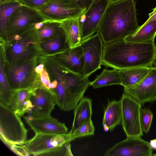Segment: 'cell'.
Returning a JSON list of instances; mask_svg holds the SVG:
<instances>
[{
  "mask_svg": "<svg viewBox=\"0 0 156 156\" xmlns=\"http://www.w3.org/2000/svg\"><path fill=\"white\" fill-rule=\"evenodd\" d=\"M73 156L71 150L70 142L48 151L43 153L40 156Z\"/></svg>",
  "mask_w": 156,
  "mask_h": 156,
  "instance_id": "31",
  "label": "cell"
},
{
  "mask_svg": "<svg viewBox=\"0 0 156 156\" xmlns=\"http://www.w3.org/2000/svg\"><path fill=\"white\" fill-rule=\"evenodd\" d=\"M122 109L121 100L109 101L105 111L102 125L106 124L112 131L118 125L121 124Z\"/></svg>",
  "mask_w": 156,
  "mask_h": 156,
  "instance_id": "20",
  "label": "cell"
},
{
  "mask_svg": "<svg viewBox=\"0 0 156 156\" xmlns=\"http://www.w3.org/2000/svg\"><path fill=\"white\" fill-rule=\"evenodd\" d=\"M121 124L127 137H141L143 133L140 123L142 105L130 95L123 93L121 99Z\"/></svg>",
  "mask_w": 156,
  "mask_h": 156,
  "instance_id": "8",
  "label": "cell"
},
{
  "mask_svg": "<svg viewBox=\"0 0 156 156\" xmlns=\"http://www.w3.org/2000/svg\"><path fill=\"white\" fill-rule=\"evenodd\" d=\"M149 68L137 67L120 70L121 85L131 87L137 84L147 74Z\"/></svg>",
  "mask_w": 156,
  "mask_h": 156,
  "instance_id": "24",
  "label": "cell"
},
{
  "mask_svg": "<svg viewBox=\"0 0 156 156\" xmlns=\"http://www.w3.org/2000/svg\"><path fill=\"white\" fill-rule=\"evenodd\" d=\"M156 36V21H154L139 26L133 34L124 39L132 42H154Z\"/></svg>",
  "mask_w": 156,
  "mask_h": 156,
  "instance_id": "22",
  "label": "cell"
},
{
  "mask_svg": "<svg viewBox=\"0 0 156 156\" xmlns=\"http://www.w3.org/2000/svg\"><path fill=\"white\" fill-rule=\"evenodd\" d=\"M30 100L32 107L29 112L32 116L43 118L51 115L57 105L55 94L52 89H48L38 83L33 89Z\"/></svg>",
  "mask_w": 156,
  "mask_h": 156,
  "instance_id": "13",
  "label": "cell"
},
{
  "mask_svg": "<svg viewBox=\"0 0 156 156\" xmlns=\"http://www.w3.org/2000/svg\"><path fill=\"white\" fill-rule=\"evenodd\" d=\"M40 22L46 23L35 10L22 5L13 12L7 23L5 32L6 40L8 37Z\"/></svg>",
  "mask_w": 156,
  "mask_h": 156,
  "instance_id": "12",
  "label": "cell"
},
{
  "mask_svg": "<svg viewBox=\"0 0 156 156\" xmlns=\"http://www.w3.org/2000/svg\"><path fill=\"white\" fill-rule=\"evenodd\" d=\"M153 115L152 112L149 109L141 108L140 111V120L143 132L147 133L149 131Z\"/></svg>",
  "mask_w": 156,
  "mask_h": 156,
  "instance_id": "30",
  "label": "cell"
},
{
  "mask_svg": "<svg viewBox=\"0 0 156 156\" xmlns=\"http://www.w3.org/2000/svg\"><path fill=\"white\" fill-rule=\"evenodd\" d=\"M70 131L63 134L37 133L26 140L21 146L29 155L41 154L60 147L71 141Z\"/></svg>",
  "mask_w": 156,
  "mask_h": 156,
  "instance_id": "9",
  "label": "cell"
},
{
  "mask_svg": "<svg viewBox=\"0 0 156 156\" xmlns=\"http://www.w3.org/2000/svg\"><path fill=\"white\" fill-rule=\"evenodd\" d=\"M47 56L72 72L84 74V59L80 44L66 51Z\"/></svg>",
  "mask_w": 156,
  "mask_h": 156,
  "instance_id": "16",
  "label": "cell"
},
{
  "mask_svg": "<svg viewBox=\"0 0 156 156\" xmlns=\"http://www.w3.org/2000/svg\"><path fill=\"white\" fill-rule=\"evenodd\" d=\"M81 7L88 9L94 0H73Z\"/></svg>",
  "mask_w": 156,
  "mask_h": 156,
  "instance_id": "34",
  "label": "cell"
},
{
  "mask_svg": "<svg viewBox=\"0 0 156 156\" xmlns=\"http://www.w3.org/2000/svg\"><path fill=\"white\" fill-rule=\"evenodd\" d=\"M139 27L135 0L109 3L97 31L104 44L124 39Z\"/></svg>",
  "mask_w": 156,
  "mask_h": 156,
  "instance_id": "2",
  "label": "cell"
},
{
  "mask_svg": "<svg viewBox=\"0 0 156 156\" xmlns=\"http://www.w3.org/2000/svg\"><path fill=\"white\" fill-rule=\"evenodd\" d=\"M109 3L108 0H94L88 9L78 18L81 41L97 32Z\"/></svg>",
  "mask_w": 156,
  "mask_h": 156,
  "instance_id": "11",
  "label": "cell"
},
{
  "mask_svg": "<svg viewBox=\"0 0 156 156\" xmlns=\"http://www.w3.org/2000/svg\"><path fill=\"white\" fill-rule=\"evenodd\" d=\"M41 83L46 88L50 89L49 87L50 81L48 73L44 68L43 71L40 74Z\"/></svg>",
  "mask_w": 156,
  "mask_h": 156,
  "instance_id": "33",
  "label": "cell"
},
{
  "mask_svg": "<svg viewBox=\"0 0 156 156\" xmlns=\"http://www.w3.org/2000/svg\"><path fill=\"white\" fill-rule=\"evenodd\" d=\"M16 0H0V4L16 1Z\"/></svg>",
  "mask_w": 156,
  "mask_h": 156,
  "instance_id": "40",
  "label": "cell"
},
{
  "mask_svg": "<svg viewBox=\"0 0 156 156\" xmlns=\"http://www.w3.org/2000/svg\"><path fill=\"white\" fill-rule=\"evenodd\" d=\"M122 81L119 70L104 69L94 80L90 82V86L97 89L114 85H121Z\"/></svg>",
  "mask_w": 156,
  "mask_h": 156,
  "instance_id": "25",
  "label": "cell"
},
{
  "mask_svg": "<svg viewBox=\"0 0 156 156\" xmlns=\"http://www.w3.org/2000/svg\"><path fill=\"white\" fill-rule=\"evenodd\" d=\"M109 2V3H113L117 2L119 1H122L123 0H108Z\"/></svg>",
  "mask_w": 156,
  "mask_h": 156,
  "instance_id": "42",
  "label": "cell"
},
{
  "mask_svg": "<svg viewBox=\"0 0 156 156\" xmlns=\"http://www.w3.org/2000/svg\"><path fill=\"white\" fill-rule=\"evenodd\" d=\"M33 89H24L14 90L9 107L21 117L29 112L32 105L30 97Z\"/></svg>",
  "mask_w": 156,
  "mask_h": 156,
  "instance_id": "18",
  "label": "cell"
},
{
  "mask_svg": "<svg viewBox=\"0 0 156 156\" xmlns=\"http://www.w3.org/2000/svg\"><path fill=\"white\" fill-rule=\"evenodd\" d=\"M24 118L35 133L63 134L68 132V129L65 124L51 115L36 118L30 115L24 116Z\"/></svg>",
  "mask_w": 156,
  "mask_h": 156,
  "instance_id": "17",
  "label": "cell"
},
{
  "mask_svg": "<svg viewBox=\"0 0 156 156\" xmlns=\"http://www.w3.org/2000/svg\"><path fill=\"white\" fill-rule=\"evenodd\" d=\"M93 113L92 100L83 97L74 109V117L71 130L72 133L83 123L91 119Z\"/></svg>",
  "mask_w": 156,
  "mask_h": 156,
  "instance_id": "21",
  "label": "cell"
},
{
  "mask_svg": "<svg viewBox=\"0 0 156 156\" xmlns=\"http://www.w3.org/2000/svg\"><path fill=\"white\" fill-rule=\"evenodd\" d=\"M156 60L154 42L138 43L124 39L104 44L102 65L119 70L153 67Z\"/></svg>",
  "mask_w": 156,
  "mask_h": 156,
  "instance_id": "1",
  "label": "cell"
},
{
  "mask_svg": "<svg viewBox=\"0 0 156 156\" xmlns=\"http://www.w3.org/2000/svg\"><path fill=\"white\" fill-rule=\"evenodd\" d=\"M153 149L149 143L140 137H127L108 149L105 156H151Z\"/></svg>",
  "mask_w": 156,
  "mask_h": 156,
  "instance_id": "14",
  "label": "cell"
},
{
  "mask_svg": "<svg viewBox=\"0 0 156 156\" xmlns=\"http://www.w3.org/2000/svg\"><path fill=\"white\" fill-rule=\"evenodd\" d=\"M22 5L16 1L0 4V28L2 39L6 40L5 29L10 17L19 7Z\"/></svg>",
  "mask_w": 156,
  "mask_h": 156,
  "instance_id": "27",
  "label": "cell"
},
{
  "mask_svg": "<svg viewBox=\"0 0 156 156\" xmlns=\"http://www.w3.org/2000/svg\"><path fill=\"white\" fill-rule=\"evenodd\" d=\"M104 129L105 132H107L109 130L108 126L106 124H103Z\"/></svg>",
  "mask_w": 156,
  "mask_h": 156,
  "instance_id": "41",
  "label": "cell"
},
{
  "mask_svg": "<svg viewBox=\"0 0 156 156\" xmlns=\"http://www.w3.org/2000/svg\"><path fill=\"white\" fill-rule=\"evenodd\" d=\"M59 23L70 47L72 48L80 44L81 40L78 18L68 19Z\"/></svg>",
  "mask_w": 156,
  "mask_h": 156,
  "instance_id": "23",
  "label": "cell"
},
{
  "mask_svg": "<svg viewBox=\"0 0 156 156\" xmlns=\"http://www.w3.org/2000/svg\"><path fill=\"white\" fill-rule=\"evenodd\" d=\"M84 59V74L89 76L102 64L104 44L99 34L96 32L81 41L80 44Z\"/></svg>",
  "mask_w": 156,
  "mask_h": 156,
  "instance_id": "10",
  "label": "cell"
},
{
  "mask_svg": "<svg viewBox=\"0 0 156 156\" xmlns=\"http://www.w3.org/2000/svg\"><path fill=\"white\" fill-rule=\"evenodd\" d=\"M57 81L54 80L49 85V87L50 89H54L57 86Z\"/></svg>",
  "mask_w": 156,
  "mask_h": 156,
  "instance_id": "39",
  "label": "cell"
},
{
  "mask_svg": "<svg viewBox=\"0 0 156 156\" xmlns=\"http://www.w3.org/2000/svg\"><path fill=\"white\" fill-rule=\"evenodd\" d=\"M50 0H16L21 5L34 9L40 8L48 2Z\"/></svg>",
  "mask_w": 156,
  "mask_h": 156,
  "instance_id": "32",
  "label": "cell"
},
{
  "mask_svg": "<svg viewBox=\"0 0 156 156\" xmlns=\"http://www.w3.org/2000/svg\"><path fill=\"white\" fill-rule=\"evenodd\" d=\"M35 10L46 23L60 22L68 19L78 18L86 10L73 0H50Z\"/></svg>",
  "mask_w": 156,
  "mask_h": 156,
  "instance_id": "7",
  "label": "cell"
},
{
  "mask_svg": "<svg viewBox=\"0 0 156 156\" xmlns=\"http://www.w3.org/2000/svg\"><path fill=\"white\" fill-rule=\"evenodd\" d=\"M0 63V102L9 106L14 91L11 88L7 79L1 53Z\"/></svg>",
  "mask_w": 156,
  "mask_h": 156,
  "instance_id": "26",
  "label": "cell"
},
{
  "mask_svg": "<svg viewBox=\"0 0 156 156\" xmlns=\"http://www.w3.org/2000/svg\"><path fill=\"white\" fill-rule=\"evenodd\" d=\"M44 63L57 82V87L52 89L57 105L64 111L74 110L90 86L89 76L72 72L51 58L46 59Z\"/></svg>",
  "mask_w": 156,
  "mask_h": 156,
  "instance_id": "3",
  "label": "cell"
},
{
  "mask_svg": "<svg viewBox=\"0 0 156 156\" xmlns=\"http://www.w3.org/2000/svg\"><path fill=\"white\" fill-rule=\"evenodd\" d=\"M28 130L11 108L0 102V136L9 147L22 146L27 140Z\"/></svg>",
  "mask_w": 156,
  "mask_h": 156,
  "instance_id": "5",
  "label": "cell"
},
{
  "mask_svg": "<svg viewBox=\"0 0 156 156\" xmlns=\"http://www.w3.org/2000/svg\"><path fill=\"white\" fill-rule=\"evenodd\" d=\"M149 15L148 18L144 23L146 24L152 21H156V7L152 12L149 13Z\"/></svg>",
  "mask_w": 156,
  "mask_h": 156,
  "instance_id": "35",
  "label": "cell"
},
{
  "mask_svg": "<svg viewBox=\"0 0 156 156\" xmlns=\"http://www.w3.org/2000/svg\"><path fill=\"white\" fill-rule=\"evenodd\" d=\"M124 93L141 105L156 100V67L149 68L147 74L140 83L131 87H124Z\"/></svg>",
  "mask_w": 156,
  "mask_h": 156,
  "instance_id": "15",
  "label": "cell"
},
{
  "mask_svg": "<svg viewBox=\"0 0 156 156\" xmlns=\"http://www.w3.org/2000/svg\"><path fill=\"white\" fill-rule=\"evenodd\" d=\"M37 57L15 64L4 63L6 77L12 90L32 89L34 87Z\"/></svg>",
  "mask_w": 156,
  "mask_h": 156,
  "instance_id": "6",
  "label": "cell"
},
{
  "mask_svg": "<svg viewBox=\"0 0 156 156\" xmlns=\"http://www.w3.org/2000/svg\"><path fill=\"white\" fill-rule=\"evenodd\" d=\"M2 50L5 62L15 64L37 57L41 52L34 25L6 38Z\"/></svg>",
  "mask_w": 156,
  "mask_h": 156,
  "instance_id": "4",
  "label": "cell"
},
{
  "mask_svg": "<svg viewBox=\"0 0 156 156\" xmlns=\"http://www.w3.org/2000/svg\"><path fill=\"white\" fill-rule=\"evenodd\" d=\"M61 28L60 32L55 37L40 42L41 52L50 55L65 51L71 48L67 41L64 31Z\"/></svg>",
  "mask_w": 156,
  "mask_h": 156,
  "instance_id": "19",
  "label": "cell"
},
{
  "mask_svg": "<svg viewBox=\"0 0 156 156\" xmlns=\"http://www.w3.org/2000/svg\"><path fill=\"white\" fill-rule=\"evenodd\" d=\"M45 23L40 22L36 23L34 25V27L37 30L40 29L44 26Z\"/></svg>",
  "mask_w": 156,
  "mask_h": 156,
  "instance_id": "38",
  "label": "cell"
},
{
  "mask_svg": "<svg viewBox=\"0 0 156 156\" xmlns=\"http://www.w3.org/2000/svg\"><path fill=\"white\" fill-rule=\"evenodd\" d=\"M149 143L151 148L152 149L156 150V139L150 140Z\"/></svg>",
  "mask_w": 156,
  "mask_h": 156,
  "instance_id": "37",
  "label": "cell"
},
{
  "mask_svg": "<svg viewBox=\"0 0 156 156\" xmlns=\"http://www.w3.org/2000/svg\"><path fill=\"white\" fill-rule=\"evenodd\" d=\"M44 65L43 64H40L36 66L35 69L36 73L38 74H40L44 70Z\"/></svg>",
  "mask_w": 156,
  "mask_h": 156,
  "instance_id": "36",
  "label": "cell"
},
{
  "mask_svg": "<svg viewBox=\"0 0 156 156\" xmlns=\"http://www.w3.org/2000/svg\"><path fill=\"white\" fill-rule=\"evenodd\" d=\"M95 127L92 119L85 122L74 130L71 135V140L76 138L89 136L94 134Z\"/></svg>",
  "mask_w": 156,
  "mask_h": 156,
  "instance_id": "29",
  "label": "cell"
},
{
  "mask_svg": "<svg viewBox=\"0 0 156 156\" xmlns=\"http://www.w3.org/2000/svg\"><path fill=\"white\" fill-rule=\"evenodd\" d=\"M59 22H48L37 30V34L40 42L55 37L61 30Z\"/></svg>",
  "mask_w": 156,
  "mask_h": 156,
  "instance_id": "28",
  "label": "cell"
},
{
  "mask_svg": "<svg viewBox=\"0 0 156 156\" xmlns=\"http://www.w3.org/2000/svg\"><path fill=\"white\" fill-rule=\"evenodd\" d=\"M152 156H156V154H152Z\"/></svg>",
  "mask_w": 156,
  "mask_h": 156,
  "instance_id": "43",
  "label": "cell"
}]
</instances>
